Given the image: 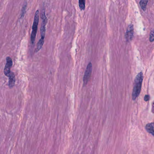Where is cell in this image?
Masks as SVG:
<instances>
[{"label": "cell", "instance_id": "6da1fadb", "mask_svg": "<svg viewBox=\"0 0 154 154\" xmlns=\"http://www.w3.org/2000/svg\"><path fill=\"white\" fill-rule=\"evenodd\" d=\"M143 80V74L142 72H139L135 78L134 86L132 93V99L135 100L139 96L142 89V83Z\"/></svg>", "mask_w": 154, "mask_h": 154}, {"label": "cell", "instance_id": "7a4b0ae2", "mask_svg": "<svg viewBox=\"0 0 154 154\" xmlns=\"http://www.w3.org/2000/svg\"><path fill=\"white\" fill-rule=\"evenodd\" d=\"M42 20L43 21H42V26H41V30H40L41 38L38 43L37 46V48L35 50V52H38L42 48V46L44 44V39L45 35V30H45V27H46L47 21V18L45 16L44 12H43V14L42 15Z\"/></svg>", "mask_w": 154, "mask_h": 154}, {"label": "cell", "instance_id": "3957f363", "mask_svg": "<svg viewBox=\"0 0 154 154\" xmlns=\"http://www.w3.org/2000/svg\"><path fill=\"white\" fill-rule=\"evenodd\" d=\"M39 11H36L34 16V21L33 25L32 32L31 35V41L32 44H33L35 41L36 38V33L37 31L38 25V21H39Z\"/></svg>", "mask_w": 154, "mask_h": 154}, {"label": "cell", "instance_id": "277c9868", "mask_svg": "<svg viewBox=\"0 0 154 154\" xmlns=\"http://www.w3.org/2000/svg\"><path fill=\"white\" fill-rule=\"evenodd\" d=\"M92 62H89L87 66L84 76L83 81H84V85H86L87 84L90 76L92 74Z\"/></svg>", "mask_w": 154, "mask_h": 154}, {"label": "cell", "instance_id": "5b68a950", "mask_svg": "<svg viewBox=\"0 0 154 154\" xmlns=\"http://www.w3.org/2000/svg\"><path fill=\"white\" fill-rule=\"evenodd\" d=\"M133 34H134L133 25L132 24H130L128 26V29L125 33V37L126 40L128 41H131L133 38Z\"/></svg>", "mask_w": 154, "mask_h": 154}, {"label": "cell", "instance_id": "8992f818", "mask_svg": "<svg viewBox=\"0 0 154 154\" xmlns=\"http://www.w3.org/2000/svg\"><path fill=\"white\" fill-rule=\"evenodd\" d=\"M12 66V60L10 57L7 58V63L4 68V72L5 75L9 76L11 73V68Z\"/></svg>", "mask_w": 154, "mask_h": 154}, {"label": "cell", "instance_id": "52a82bcc", "mask_svg": "<svg viewBox=\"0 0 154 154\" xmlns=\"http://www.w3.org/2000/svg\"><path fill=\"white\" fill-rule=\"evenodd\" d=\"M9 77V86L10 88L13 87L15 83V78L14 74L13 72L10 73V75L8 76Z\"/></svg>", "mask_w": 154, "mask_h": 154}, {"label": "cell", "instance_id": "ba28073f", "mask_svg": "<svg viewBox=\"0 0 154 154\" xmlns=\"http://www.w3.org/2000/svg\"><path fill=\"white\" fill-rule=\"evenodd\" d=\"M146 130L150 134L154 136V124L153 123L147 124L146 126Z\"/></svg>", "mask_w": 154, "mask_h": 154}, {"label": "cell", "instance_id": "9c48e42d", "mask_svg": "<svg viewBox=\"0 0 154 154\" xmlns=\"http://www.w3.org/2000/svg\"><path fill=\"white\" fill-rule=\"evenodd\" d=\"M148 2V0H141L140 1V5L144 11H145L147 7V4Z\"/></svg>", "mask_w": 154, "mask_h": 154}, {"label": "cell", "instance_id": "30bf717a", "mask_svg": "<svg viewBox=\"0 0 154 154\" xmlns=\"http://www.w3.org/2000/svg\"><path fill=\"white\" fill-rule=\"evenodd\" d=\"M85 0H80L79 1V7H80L81 10H84L85 8Z\"/></svg>", "mask_w": 154, "mask_h": 154}, {"label": "cell", "instance_id": "8fae6325", "mask_svg": "<svg viewBox=\"0 0 154 154\" xmlns=\"http://www.w3.org/2000/svg\"><path fill=\"white\" fill-rule=\"evenodd\" d=\"M150 41L151 42L154 41V31H152L150 32Z\"/></svg>", "mask_w": 154, "mask_h": 154}, {"label": "cell", "instance_id": "7c38bea8", "mask_svg": "<svg viewBox=\"0 0 154 154\" xmlns=\"http://www.w3.org/2000/svg\"><path fill=\"white\" fill-rule=\"evenodd\" d=\"M150 97L149 95H148V94H147V95H145L144 97V100L145 101H148L150 100Z\"/></svg>", "mask_w": 154, "mask_h": 154}]
</instances>
